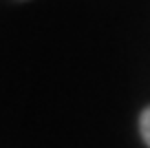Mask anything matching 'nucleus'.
Returning a JSON list of instances; mask_svg holds the SVG:
<instances>
[{"label":"nucleus","instance_id":"obj_1","mask_svg":"<svg viewBox=\"0 0 150 148\" xmlns=\"http://www.w3.org/2000/svg\"><path fill=\"white\" fill-rule=\"evenodd\" d=\"M139 135L144 139V144L150 148V106H146L139 113Z\"/></svg>","mask_w":150,"mask_h":148}]
</instances>
